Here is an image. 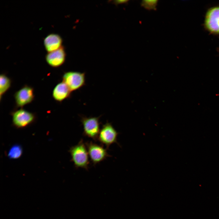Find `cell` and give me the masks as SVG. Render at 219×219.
Wrapping results in <instances>:
<instances>
[{
    "instance_id": "1",
    "label": "cell",
    "mask_w": 219,
    "mask_h": 219,
    "mask_svg": "<svg viewBox=\"0 0 219 219\" xmlns=\"http://www.w3.org/2000/svg\"><path fill=\"white\" fill-rule=\"evenodd\" d=\"M69 152L71 156V160L76 168L88 170L89 155L86 145L82 139H81L77 144L71 147Z\"/></svg>"
},
{
    "instance_id": "2",
    "label": "cell",
    "mask_w": 219,
    "mask_h": 219,
    "mask_svg": "<svg viewBox=\"0 0 219 219\" xmlns=\"http://www.w3.org/2000/svg\"><path fill=\"white\" fill-rule=\"evenodd\" d=\"M10 114L12 117V125L17 129L26 127L33 123L36 119L35 114L23 108L15 109Z\"/></svg>"
},
{
    "instance_id": "3",
    "label": "cell",
    "mask_w": 219,
    "mask_h": 219,
    "mask_svg": "<svg viewBox=\"0 0 219 219\" xmlns=\"http://www.w3.org/2000/svg\"><path fill=\"white\" fill-rule=\"evenodd\" d=\"M100 117V116L98 117L82 116L81 117V121L83 129V134L95 141H98L100 130L99 128Z\"/></svg>"
},
{
    "instance_id": "4",
    "label": "cell",
    "mask_w": 219,
    "mask_h": 219,
    "mask_svg": "<svg viewBox=\"0 0 219 219\" xmlns=\"http://www.w3.org/2000/svg\"><path fill=\"white\" fill-rule=\"evenodd\" d=\"M119 133L113 127L112 124L108 122L103 125L100 129L98 138L102 145H105L107 149L113 143H116L120 146L117 141Z\"/></svg>"
},
{
    "instance_id": "5",
    "label": "cell",
    "mask_w": 219,
    "mask_h": 219,
    "mask_svg": "<svg viewBox=\"0 0 219 219\" xmlns=\"http://www.w3.org/2000/svg\"><path fill=\"white\" fill-rule=\"evenodd\" d=\"M62 81L72 92L79 89L85 84L84 72L69 71L64 73L62 77Z\"/></svg>"
},
{
    "instance_id": "6",
    "label": "cell",
    "mask_w": 219,
    "mask_h": 219,
    "mask_svg": "<svg viewBox=\"0 0 219 219\" xmlns=\"http://www.w3.org/2000/svg\"><path fill=\"white\" fill-rule=\"evenodd\" d=\"M15 109L22 108L31 103L35 98L34 90L31 86L25 85L16 91L14 95Z\"/></svg>"
},
{
    "instance_id": "7",
    "label": "cell",
    "mask_w": 219,
    "mask_h": 219,
    "mask_svg": "<svg viewBox=\"0 0 219 219\" xmlns=\"http://www.w3.org/2000/svg\"><path fill=\"white\" fill-rule=\"evenodd\" d=\"M85 144L89 155L94 165L110 157L107 153V149L104 148L103 145H99L92 141L87 142Z\"/></svg>"
},
{
    "instance_id": "8",
    "label": "cell",
    "mask_w": 219,
    "mask_h": 219,
    "mask_svg": "<svg viewBox=\"0 0 219 219\" xmlns=\"http://www.w3.org/2000/svg\"><path fill=\"white\" fill-rule=\"evenodd\" d=\"M204 26L210 32L219 33V6L210 8L205 18Z\"/></svg>"
},
{
    "instance_id": "9",
    "label": "cell",
    "mask_w": 219,
    "mask_h": 219,
    "mask_svg": "<svg viewBox=\"0 0 219 219\" xmlns=\"http://www.w3.org/2000/svg\"><path fill=\"white\" fill-rule=\"evenodd\" d=\"M65 58L66 53L63 46L56 50L48 53L45 57L47 63L49 66L54 68L62 65Z\"/></svg>"
},
{
    "instance_id": "10",
    "label": "cell",
    "mask_w": 219,
    "mask_h": 219,
    "mask_svg": "<svg viewBox=\"0 0 219 219\" xmlns=\"http://www.w3.org/2000/svg\"><path fill=\"white\" fill-rule=\"evenodd\" d=\"M71 92L63 81L57 83L53 89L52 96L56 101L61 102L70 98Z\"/></svg>"
},
{
    "instance_id": "11",
    "label": "cell",
    "mask_w": 219,
    "mask_h": 219,
    "mask_svg": "<svg viewBox=\"0 0 219 219\" xmlns=\"http://www.w3.org/2000/svg\"><path fill=\"white\" fill-rule=\"evenodd\" d=\"M62 40L58 34L52 33L48 35L44 39V45L48 53L56 50L62 46Z\"/></svg>"
},
{
    "instance_id": "12",
    "label": "cell",
    "mask_w": 219,
    "mask_h": 219,
    "mask_svg": "<svg viewBox=\"0 0 219 219\" xmlns=\"http://www.w3.org/2000/svg\"><path fill=\"white\" fill-rule=\"evenodd\" d=\"M12 84L11 78L5 73L0 75V100H2L3 96L9 89Z\"/></svg>"
},
{
    "instance_id": "13",
    "label": "cell",
    "mask_w": 219,
    "mask_h": 219,
    "mask_svg": "<svg viewBox=\"0 0 219 219\" xmlns=\"http://www.w3.org/2000/svg\"><path fill=\"white\" fill-rule=\"evenodd\" d=\"M23 152V148L21 145L18 144H15L9 149L7 156L10 159H17L21 156Z\"/></svg>"
},
{
    "instance_id": "14",
    "label": "cell",
    "mask_w": 219,
    "mask_h": 219,
    "mask_svg": "<svg viewBox=\"0 0 219 219\" xmlns=\"http://www.w3.org/2000/svg\"><path fill=\"white\" fill-rule=\"evenodd\" d=\"M158 2V1L156 0H144L141 2V5L148 10H156Z\"/></svg>"
}]
</instances>
